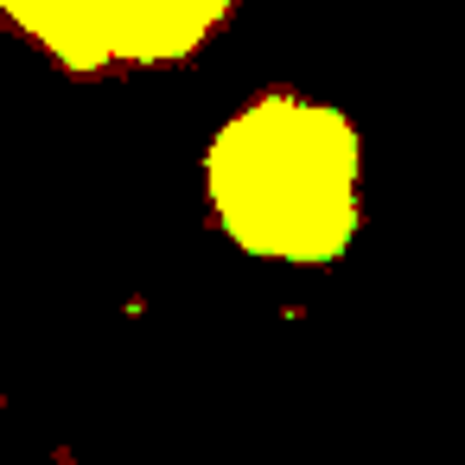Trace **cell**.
<instances>
[{
	"instance_id": "obj_1",
	"label": "cell",
	"mask_w": 465,
	"mask_h": 465,
	"mask_svg": "<svg viewBox=\"0 0 465 465\" xmlns=\"http://www.w3.org/2000/svg\"><path fill=\"white\" fill-rule=\"evenodd\" d=\"M217 198L236 236L281 255H325L351 223V147L344 128L268 103L217 147Z\"/></svg>"
},
{
	"instance_id": "obj_2",
	"label": "cell",
	"mask_w": 465,
	"mask_h": 465,
	"mask_svg": "<svg viewBox=\"0 0 465 465\" xmlns=\"http://www.w3.org/2000/svg\"><path fill=\"white\" fill-rule=\"evenodd\" d=\"M7 7L45 33L64 58H141L192 45L223 0H7Z\"/></svg>"
}]
</instances>
